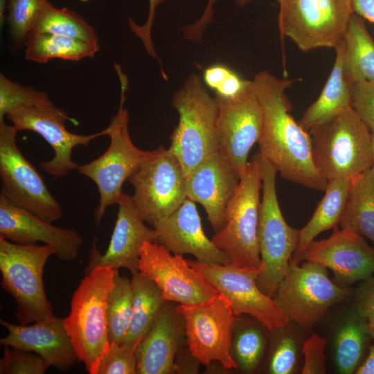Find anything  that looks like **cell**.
<instances>
[{"label":"cell","instance_id":"1","mask_svg":"<svg viewBox=\"0 0 374 374\" xmlns=\"http://www.w3.org/2000/svg\"><path fill=\"white\" fill-rule=\"evenodd\" d=\"M251 81L262 114L259 154L283 179L325 191L328 181L314 163L310 135L290 114L292 106L285 93L295 80L278 78L265 70Z\"/></svg>","mask_w":374,"mask_h":374},{"label":"cell","instance_id":"2","mask_svg":"<svg viewBox=\"0 0 374 374\" xmlns=\"http://www.w3.org/2000/svg\"><path fill=\"white\" fill-rule=\"evenodd\" d=\"M114 66L120 80L121 101L117 113L103 130L104 135L110 139L109 145L99 157L79 165L77 169L97 186L100 195L99 204L94 211L97 226L107 208L118 204L123 183L152 153V151L139 149L132 141L128 131V111L124 107L129 81L121 66L115 64Z\"/></svg>","mask_w":374,"mask_h":374},{"label":"cell","instance_id":"3","mask_svg":"<svg viewBox=\"0 0 374 374\" xmlns=\"http://www.w3.org/2000/svg\"><path fill=\"white\" fill-rule=\"evenodd\" d=\"M308 132L314 163L327 181L353 179L373 166L371 132L353 107Z\"/></svg>","mask_w":374,"mask_h":374},{"label":"cell","instance_id":"4","mask_svg":"<svg viewBox=\"0 0 374 374\" xmlns=\"http://www.w3.org/2000/svg\"><path fill=\"white\" fill-rule=\"evenodd\" d=\"M115 270L96 267L85 274L71 301L64 325L78 361L89 374H97L101 359L109 346L107 299L114 285Z\"/></svg>","mask_w":374,"mask_h":374},{"label":"cell","instance_id":"5","mask_svg":"<svg viewBox=\"0 0 374 374\" xmlns=\"http://www.w3.org/2000/svg\"><path fill=\"white\" fill-rule=\"evenodd\" d=\"M172 105L179 123L171 136L170 150L188 175L205 159L219 150L217 134L218 105L200 77L191 73L174 93Z\"/></svg>","mask_w":374,"mask_h":374},{"label":"cell","instance_id":"6","mask_svg":"<svg viewBox=\"0 0 374 374\" xmlns=\"http://www.w3.org/2000/svg\"><path fill=\"white\" fill-rule=\"evenodd\" d=\"M55 254L50 244H19L0 236L1 286L16 301L20 325L55 317L43 282L45 265Z\"/></svg>","mask_w":374,"mask_h":374},{"label":"cell","instance_id":"7","mask_svg":"<svg viewBox=\"0 0 374 374\" xmlns=\"http://www.w3.org/2000/svg\"><path fill=\"white\" fill-rule=\"evenodd\" d=\"M262 173V200L258 228L261 264L257 285L273 299L284 278L294 253L299 230L285 221L278 202L274 166L259 152L256 153Z\"/></svg>","mask_w":374,"mask_h":374},{"label":"cell","instance_id":"8","mask_svg":"<svg viewBox=\"0 0 374 374\" xmlns=\"http://www.w3.org/2000/svg\"><path fill=\"white\" fill-rule=\"evenodd\" d=\"M240 183L225 212V224L211 239L233 264L259 270L258 228L262 173L256 154L240 174Z\"/></svg>","mask_w":374,"mask_h":374},{"label":"cell","instance_id":"9","mask_svg":"<svg viewBox=\"0 0 374 374\" xmlns=\"http://www.w3.org/2000/svg\"><path fill=\"white\" fill-rule=\"evenodd\" d=\"M279 4L280 36L303 52L335 48L344 39L353 14L352 0H282Z\"/></svg>","mask_w":374,"mask_h":374},{"label":"cell","instance_id":"10","mask_svg":"<svg viewBox=\"0 0 374 374\" xmlns=\"http://www.w3.org/2000/svg\"><path fill=\"white\" fill-rule=\"evenodd\" d=\"M326 269L310 260L299 265L292 258L273 297L290 320L306 331L310 330L332 305L351 294L348 287L334 283Z\"/></svg>","mask_w":374,"mask_h":374},{"label":"cell","instance_id":"11","mask_svg":"<svg viewBox=\"0 0 374 374\" xmlns=\"http://www.w3.org/2000/svg\"><path fill=\"white\" fill-rule=\"evenodd\" d=\"M133 201L145 222L154 225L175 212L187 198L186 175L170 148L152 150L130 176Z\"/></svg>","mask_w":374,"mask_h":374},{"label":"cell","instance_id":"12","mask_svg":"<svg viewBox=\"0 0 374 374\" xmlns=\"http://www.w3.org/2000/svg\"><path fill=\"white\" fill-rule=\"evenodd\" d=\"M17 132L12 125L0 123V197L53 223L62 217V208L18 148Z\"/></svg>","mask_w":374,"mask_h":374},{"label":"cell","instance_id":"13","mask_svg":"<svg viewBox=\"0 0 374 374\" xmlns=\"http://www.w3.org/2000/svg\"><path fill=\"white\" fill-rule=\"evenodd\" d=\"M177 310L184 317L188 349L194 357L205 366L218 361L224 368L238 367L231 354L236 317L224 295L217 293L199 304H180Z\"/></svg>","mask_w":374,"mask_h":374},{"label":"cell","instance_id":"14","mask_svg":"<svg viewBox=\"0 0 374 374\" xmlns=\"http://www.w3.org/2000/svg\"><path fill=\"white\" fill-rule=\"evenodd\" d=\"M187 262L218 293L225 296L235 317L251 315L270 331L281 328L290 321L274 300L258 287V269L240 267L231 262L223 265Z\"/></svg>","mask_w":374,"mask_h":374},{"label":"cell","instance_id":"15","mask_svg":"<svg viewBox=\"0 0 374 374\" xmlns=\"http://www.w3.org/2000/svg\"><path fill=\"white\" fill-rule=\"evenodd\" d=\"M17 132L28 130L39 134L51 146L54 157L39 163L48 175L63 178L79 164L72 160L73 149L78 145L87 146L94 139L105 136L103 130L92 134H77L66 130L69 120L66 112L52 102L13 111L6 115Z\"/></svg>","mask_w":374,"mask_h":374},{"label":"cell","instance_id":"16","mask_svg":"<svg viewBox=\"0 0 374 374\" xmlns=\"http://www.w3.org/2000/svg\"><path fill=\"white\" fill-rule=\"evenodd\" d=\"M139 270L158 285L167 302L199 304L218 293L183 255H172L157 242H145L142 246Z\"/></svg>","mask_w":374,"mask_h":374},{"label":"cell","instance_id":"17","mask_svg":"<svg viewBox=\"0 0 374 374\" xmlns=\"http://www.w3.org/2000/svg\"><path fill=\"white\" fill-rule=\"evenodd\" d=\"M215 97L218 105L217 134L219 151L240 175L248 163L251 148L258 143L261 134V107L251 84L235 96L215 95Z\"/></svg>","mask_w":374,"mask_h":374},{"label":"cell","instance_id":"18","mask_svg":"<svg viewBox=\"0 0 374 374\" xmlns=\"http://www.w3.org/2000/svg\"><path fill=\"white\" fill-rule=\"evenodd\" d=\"M117 204V218L109 246L102 254L96 240L93 241L85 274L96 267H107L113 270L125 268L136 274L139 271L142 246L145 242L157 241L156 230L145 224L132 196L123 192Z\"/></svg>","mask_w":374,"mask_h":374},{"label":"cell","instance_id":"19","mask_svg":"<svg viewBox=\"0 0 374 374\" xmlns=\"http://www.w3.org/2000/svg\"><path fill=\"white\" fill-rule=\"evenodd\" d=\"M303 260L330 269L344 287L374 275V248L362 235L337 226L329 238L312 241L305 249Z\"/></svg>","mask_w":374,"mask_h":374},{"label":"cell","instance_id":"20","mask_svg":"<svg viewBox=\"0 0 374 374\" xmlns=\"http://www.w3.org/2000/svg\"><path fill=\"white\" fill-rule=\"evenodd\" d=\"M0 236L19 244L42 242L51 245L62 261L76 258L82 244L81 234L74 228L53 225L33 213L0 197Z\"/></svg>","mask_w":374,"mask_h":374},{"label":"cell","instance_id":"21","mask_svg":"<svg viewBox=\"0 0 374 374\" xmlns=\"http://www.w3.org/2000/svg\"><path fill=\"white\" fill-rule=\"evenodd\" d=\"M240 175L218 150L205 159L186 177V196L200 204L217 232L225 224L227 205L240 183Z\"/></svg>","mask_w":374,"mask_h":374},{"label":"cell","instance_id":"22","mask_svg":"<svg viewBox=\"0 0 374 374\" xmlns=\"http://www.w3.org/2000/svg\"><path fill=\"white\" fill-rule=\"evenodd\" d=\"M0 323L8 332L0 339V344L35 352L48 366L62 372L74 366L78 358L64 325V319L55 317L31 325H16L4 319Z\"/></svg>","mask_w":374,"mask_h":374},{"label":"cell","instance_id":"23","mask_svg":"<svg viewBox=\"0 0 374 374\" xmlns=\"http://www.w3.org/2000/svg\"><path fill=\"white\" fill-rule=\"evenodd\" d=\"M195 203L187 197L175 212L153 225L156 242L174 254H192L199 262H230L229 256L205 235Z\"/></svg>","mask_w":374,"mask_h":374},{"label":"cell","instance_id":"24","mask_svg":"<svg viewBox=\"0 0 374 374\" xmlns=\"http://www.w3.org/2000/svg\"><path fill=\"white\" fill-rule=\"evenodd\" d=\"M185 332L183 316L177 306L166 301L153 326L136 348L137 374L175 373V356Z\"/></svg>","mask_w":374,"mask_h":374},{"label":"cell","instance_id":"25","mask_svg":"<svg viewBox=\"0 0 374 374\" xmlns=\"http://www.w3.org/2000/svg\"><path fill=\"white\" fill-rule=\"evenodd\" d=\"M335 49L334 65L319 98L309 106L298 121L307 131L352 107L353 84L348 80L344 68V39Z\"/></svg>","mask_w":374,"mask_h":374},{"label":"cell","instance_id":"26","mask_svg":"<svg viewBox=\"0 0 374 374\" xmlns=\"http://www.w3.org/2000/svg\"><path fill=\"white\" fill-rule=\"evenodd\" d=\"M347 178L328 181L325 194L318 204L309 222L300 230L296 249L292 260L299 263L307 247L321 233L339 224L351 187Z\"/></svg>","mask_w":374,"mask_h":374},{"label":"cell","instance_id":"27","mask_svg":"<svg viewBox=\"0 0 374 374\" xmlns=\"http://www.w3.org/2000/svg\"><path fill=\"white\" fill-rule=\"evenodd\" d=\"M133 292L132 315L123 346L136 349L156 321L166 300L160 288L139 271L131 278Z\"/></svg>","mask_w":374,"mask_h":374},{"label":"cell","instance_id":"28","mask_svg":"<svg viewBox=\"0 0 374 374\" xmlns=\"http://www.w3.org/2000/svg\"><path fill=\"white\" fill-rule=\"evenodd\" d=\"M339 227L362 235L374 244V167L352 180Z\"/></svg>","mask_w":374,"mask_h":374},{"label":"cell","instance_id":"29","mask_svg":"<svg viewBox=\"0 0 374 374\" xmlns=\"http://www.w3.org/2000/svg\"><path fill=\"white\" fill-rule=\"evenodd\" d=\"M24 57L44 64L53 59L78 61L93 57L99 51L98 43L48 33H30L25 43Z\"/></svg>","mask_w":374,"mask_h":374},{"label":"cell","instance_id":"30","mask_svg":"<svg viewBox=\"0 0 374 374\" xmlns=\"http://www.w3.org/2000/svg\"><path fill=\"white\" fill-rule=\"evenodd\" d=\"M344 68L352 84L374 80V41L364 20L353 13L345 35Z\"/></svg>","mask_w":374,"mask_h":374},{"label":"cell","instance_id":"31","mask_svg":"<svg viewBox=\"0 0 374 374\" xmlns=\"http://www.w3.org/2000/svg\"><path fill=\"white\" fill-rule=\"evenodd\" d=\"M371 339L366 321L354 309L335 339V362L339 373L355 372Z\"/></svg>","mask_w":374,"mask_h":374},{"label":"cell","instance_id":"32","mask_svg":"<svg viewBox=\"0 0 374 374\" xmlns=\"http://www.w3.org/2000/svg\"><path fill=\"white\" fill-rule=\"evenodd\" d=\"M30 33L53 34L98 43L96 31L84 18L71 9L57 8L50 1L38 15Z\"/></svg>","mask_w":374,"mask_h":374},{"label":"cell","instance_id":"33","mask_svg":"<svg viewBox=\"0 0 374 374\" xmlns=\"http://www.w3.org/2000/svg\"><path fill=\"white\" fill-rule=\"evenodd\" d=\"M133 305L131 280L115 270L114 285L107 299V324L109 343L123 344L128 332Z\"/></svg>","mask_w":374,"mask_h":374},{"label":"cell","instance_id":"34","mask_svg":"<svg viewBox=\"0 0 374 374\" xmlns=\"http://www.w3.org/2000/svg\"><path fill=\"white\" fill-rule=\"evenodd\" d=\"M50 102L52 101L46 92L15 82L0 74V123L13 111Z\"/></svg>","mask_w":374,"mask_h":374},{"label":"cell","instance_id":"35","mask_svg":"<svg viewBox=\"0 0 374 374\" xmlns=\"http://www.w3.org/2000/svg\"><path fill=\"white\" fill-rule=\"evenodd\" d=\"M48 0H8L6 17L12 42L24 46L33 24Z\"/></svg>","mask_w":374,"mask_h":374},{"label":"cell","instance_id":"36","mask_svg":"<svg viewBox=\"0 0 374 374\" xmlns=\"http://www.w3.org/2000/svg\"><path fill=\"white\" fill-rule=\"evenodd\" d=\"M48 368L44 359L35 352L4 346L1 374H44Z\"/></svg>","mask_w":374,"mask_h":374},{"label":"cell","instance_id":"37","mask_svg":"<svg viewBox=\"0 0 374 374\" xmlns=\"http://www.w3.org/2000/svg\"><path fill=\"white\" fill-rule=\"evenodd\" d=\"M264 338L260 330L247 328L239 332L233 343L236 362L246 371L258 365L264 349Z\"/></svg>","mask_w":374,"mask_h":374},{"label":"cell","instance_id":"38","mask_svg":"<svg viewBox=\"0 0 374 374\" xmlns=\"http://www.w3.org/2000/svg\"><path fill=\"white\" fill-rule=\"evenodd\" d=\"M97 374H137L136 349L110 343L101 359Z\"/></svg>","mask_w":374,"mask_h":374},{"label":"cell","instance_id":"39","mask_svg":"<svg viewBox=\"0 0 374 374\" xmlns=\"http://www.w3.org/2000/svg\"><path fill=\"white\" fill-rule=\"evenodd\" d=\"M352 107L374 132V80L352 84Z\"/></svg>","mask_w":374,"mask_h":374},{"label":"cell","instance_id":"40","mask_svg":"<svg viewBox=\"0 0 374 374\" xmlns=\"http://www.w3.org/2000/svg\"><path fill=\"white\" fill-rule=\"evenodd\" d=\"M326 340L317 334H312L303 344L302 353L304 355L303 374H325L326 357L324 350Z\"/></svg>","mask_w":374,"mask_h":374},{"label":"cell","instance_id":"41","mask_svg":"<svg viewBox=\"0 0 374 374\" xmlns=\"http://www.w3.org/2000/svg\"><path fill=\"white\" fill-rule=\"evenodd\" d=\"M354 309L366 321L374 339V276L363 280L355 291Z\"/></svg>","mask_w":374,"mask_h":374},{"label":"cell","instance_id":"42","mask_svg":"<svg viewBox=\"0 0 374 374\" xmlns=\"http://www.w3.org/2000/svg\"><path fill=\"white\" fill-rule=\"evenodd\" d=\"M296 362L295 341L285 337L278 343L271 358L269 372L273 374H290L294 372Z\"/></svg>","mask_w":374,"mask_h":374},{"label":"cell","instance_id":"43","mask_svg":"<svg viewBox=\"0 0 374 374\" xmlns=\"http://www.w3.org/2000/svg\"><path fill=\"white\" fill-rule=\"evenodd\" d=\"M216 0H208L201 18L193 25H188L182 28L184 36L186 39L193 42L202 40V35L206 26L213 20V6Z\"/></svg>","mask_w":374,"mask_h":374},{"label":"cell","instance_id":"44","mask_svg":"<svg viewBox=\"0 0 374 374\" xmlns=\"http://www.w3.org/2000/svg\"><path fill=\"white\" fill-rule=\"evenodd\" d=\"M233 71L222 64H213L204 71L203 80L206 85L217 91Z\"/></svg>","mask_w":374,"mask_h":374},{"label":"cell","instance_id":"45","mask_svg":"<svg viewBox=\"0 0 374 374\" xmlns=\"http://www.w3.org/2000/svg\"><path fill=\"white\" fill-rule=\"evenodd\" d=\"M353 13L374 23V0H352Z\"/></svg>","mask_w":374,"mask_h":374},{"label":"cell","instance_id":"46","mask_svg":"<svg viewBox=\"0 0 374 374\" xmlns=\"http://www.w3.org/2000/svg\"><path fill=\"white\" fill-rule=\"evenodd\" d=\"M356 374H374V343L368 346V354L357 368Z\"/></svg>","mask_w":374,"mask_h":374},{"label":"cell","instance_id":"47","mask_svg":"<svg viewBox=\"0 0 374 374\" xmlns=\"http://www.w3.org/2000/svg\"><path fill=\"white\" fill-rule=\"evenodd\" d=\"M150 1V10L149 15L147 20L148 24H152L154 21V17L155 14L156 8L166 0H149Z\"/></svg>","mask_w":374,"mask_h":374},{"label":"cell","instance_id":"48","mask_svg":"<svg viewBox=\"0 0 374 374\" xmlns=\"http://www.w3.org/2000/svg\"><path fill=\"white\" fill-rule=\"evenodd\" d=\"M8 0H0V22L1 26H3L6 18L4 16L6 9L8 7Z\"/></svg>","mask_w":374,"mask_h":374},{"label":"cell","instance_id":"49","mask_svg":"<svg viewBox=\"0 0 374 374\" xmlns=\"http://www.w3.org/2000/svg\"><path fill=\"white\" fill-rule=\"evenodd\" d=\"M253 0H235V3L239 6H244L247 4H248L249 3L251 2ZM278 2H281L282 0H278Z\"/></svg>","mask_w":374,"mask_h":374},{"label":"cell","instance_id":"50","mask_svg":"<svg viewBox=\"0 0 374 374\" xmlns=\"http://www.w3.org/2000/svg\"><path fill=\"white\" fill-rule=\"evenodd\" d=\"M372 134V154H373V166L374 167V132Z\"/></svg>","mask_w":374,"mask_h":374},{"label":"cell","instance_id":"51","mask_svg":"<svg viewBox=\"0 0 374 374\" xmlns=\"http://www.w3.org/2000/svg\"><path fill=\"white\" fill-rule=\"evenodd\" d=\"M82 1H87L88 0H80Z\"/></svg>","mask_w":374,"mask_h":374}]
</instances>
